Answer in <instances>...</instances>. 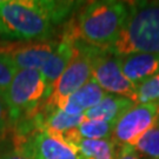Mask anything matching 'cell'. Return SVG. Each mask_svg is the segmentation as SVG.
<instances>
[{"mask_svg":"<svg viewBox=\"0 0 159 159\" xmlns=\"http://www.w3.org/2000/svg\"><path fill=\"white\" fill-rule=\"evenodd\" d=\"M78 4L54 0H0V21L12 39L46 40Z\"/></svg>","mask_w":159,"mask_h":159,"instance_id":"6da1fadb","label":"cell"},{"mask_svg":"<svg viewBox=\"0 0 159 159\" xmlns=\"http://www.w3.org/2000/svg\"><path fill=\"white\" fill-rule=\"evenodd\" d=\"M127 16L129 2L91 1L80 11L77 23L70 24L66 31L77 40L105 51L119 37Z\"/></svg>","mask_w":159,"mask_h":159,"instance_id":"7a4b0ae2","label":"cell"},{"mask_svg":"<svg viewBox=\"0 0 159 159\" xmlns=\"http://www.w3.org/2000/svg\"><path fill=\"white\" fill-rule=\"evenodd\" d=\"M105 52L116 57L131 53H159V1L129 2L125 25Z\"/></svg>","mask_w":159,"mask_h":159,"instance_id":"3957f363","label":"cell"},{"mask_svg":"<svg viewBox=\"0 0 159 159\" xmlns=\"http://www.w3.org/2000/svg\"><path fill=\"white\" fill-rule=\"evenodd\" d=\"M100 52V48L75 40L73 58L63 74L51 86V93L45 100L44 113L58 108L70 94L79 90L91 79L93 64Z\"/></svg>","mask_w":159,"mask_h":159,"instance_id":"277c9868","label":"cell"},{"mask_svg":"<svg viewBox=\"0 0 159 159\" xmlns=\"http://www.w3.org/2000/svg\"><path fill=\"white\" fill-rule=\"evenodd\" d=\"M51 93V86L46 83L40 71L18 70L8 86L4 100L8 107L10 119L17 120L31 113Z\"/></svg>","mask_w":159,"mask_h":159,"instance_id":"5b68a950","label":"cell"},{"mask_svg":"<svg viewBox=\"0 0 159 159\" xmlns=\"http://www.w3.org/2000/svg\"><path fill=\"white\" fill-rule=\"evenodd\" d=\"M159 102L134 104L117 120L112 140L117 145L133 146L158 121Z\"/></svg>","mask_w":159,"mask_h":159,"instance_id":"8992f818","label":"cell"},{"mask_svg":"<svg viewBox=\"0 0 159 159\" xmlns=\"http://www.w3.org/2000/svg\"><path fill=\"white\" fill-rule=\"evenodd\" d=\"M92 78L105 92L125 97L136 104L137 85L124 75L120 67L119 57L102 50L93 64Z\"/></svg>","mask_w":159,"mask_h":159,"instance_id":"52a82bcc","label":"cell"},{"mask_svg":"<svg viewBox=\"0 0 159 159\" xmlns=\"http://www.w3.org/2000/svg\"><path fill=\"white\" fill-rule=\"evenodd\" d=\"M58 43L40 40L31 43H0V53L11 59L17 70L40 71L52 57Z\"/></svg>","mask_w":159,"mask_h":159,"instance_id":"ba28073f","label":"cell"},{"mask_svg":"<svg viewBox=\"0 0 159 159\" xmlns=\"http://www.w3.org/2000/svg\"><path fill=\"white\" fill-rule=\"evenodd\" d=\"M34 159H80L78 150L61 136L38 131L26 144Z\"/></svg>","mask_w":159,"mask_h":159,"instance_id":"9c48e42d","label":"cell"},{"mask_svg":"<svg viewBox=\"0 0 159 159\" xmlns=\"http://www.w3.org/2000/svg\"><path fill=\"white\" fill-rule=\"evenodd\" d=\"M120 67L134 85L159 73V53H131L119 57Z\"/></svg>","mask_w":159,"mask_h":159,"instance_id":"30bf717a","label":"cell"},{"mask_svg":"<svg viewBox=\"0 0 159 159\" xmlns=\"http://www.w3.org/2000/svg\"><path fill=\"white\" fill-rule=\"evenodd\" d=\"M105 96L106 92L97 84L96 80L91 78L79 90L70 94L58 108L63 110L68 114H84L86 111L99 104Z\"/></svg>","mask_w":159,"mask_h":159,"instance_id":"8fae6325","label":"cell"},{"mask_svg":"<svg viewBox=\"0 0 159 159\" xmlns=\"http://www.w3.org/2000/svg\"><path fill=\"white\" fill-rule=\"evenodd\" d=\"M75 40L77 39L72 34L67 31H65L63 39L58 43V46L54 53L52 54V57L47 60V63L40 70V73L43 74L46 83L50 86H52L57 81L58 78L66 70L68 64L71 63L74 54Z\"/></svg>","mask_w":159,"mask_h":159,"instance_id":"7c38bea8","label":"cell"},{"mask_svg":"<svg viewBox=\"0 0 159 159\" xmlns=\"http://www.w3.org/2000/svg\"><path fill=\"white\" fill-rule=\"evenodd\" d=\"M133 105L134 102L125 97L106 93V96L99 102V104H97L91 110L86 111L84 116L86 119L104 120L116 124L117 120Z\"/></svg>","mask_w":159,"mask_h":159,"instance_id":"4fadbf2b","label":"cell"},{"mask_svg":"<svg viewBox=\"0 0 159 159\" xmlns=\"http://www.w3.org/2000/svg\"><path fill=\"white\" fill-rule=\"evenodd\" d=\"M43 130L63 136L66 131L77 129L86 120L84 114H68L60 108L43 113Z\"/></svg>","mask_w":159,"mask_h":159,"instance_id":"5bb4252c","label":"cell"},{"mask_svg":"<svg viewBox=\"0 0 159 159\" xmlns=\"http://www.w3.org/2000/svg\"><path fill=\"white\" fill-rule=\"evenodd\" d=\"M113 123L104 120L86 119L77 129L75 134L79 139H111L114 130Z\"/></svg>","mask_w":159,"mask_h":159,"instance_id":"9a60e30c","label":"cell"},{"mask_svg":"<svg viewBox=\"0 0 159 159\" xmlns=\"http://www.w3.org/2000/svg\"><path fill=\"white\" fill-rule=\"evenodd\" d=\"M138 154L148 159H159V118L148 132H145L132 146Z\"/></svg>","mask_w":159,"mask_h":159,"instance_id":"2e32d148","label":"cell"},{"mask_svg":"<svg viewBox=\"0 0 159 159\" xmlns=\"http://www.w3.org/2000/svg\"><path fill=\"white\" fill-rule=\"evenodd\" d=\"M159 102V73L137 85L136 104Z\"/></svg>","mask_w":159,"mask_h":159,"instance_id":"e0dca14e","label":"cell"},{"mask_svg":"<svg viewBox=\"0 0 159 159\" xmlns=\"http://www.w3.org/2000/svg\"><path fill=\"white\" fill-rule=\"evenodd\" d=\"M17 71L11 59L0 53V97L4 98Z\"/></svg>","mask_w":159,"mask_h":159,"instance_id":"ac0fdd59","label":"cell"},{"mask_svg":"<svg viewBox=\"0 0 159 159\" xmlns=\"http://www.w3.org/2000/svg\"><path fill=\"white\" fill-rule=\"evenodd\" d=\"M0 159H34V157L25 145V146L14 148V150H11L6 153L1 154Z\"/></svg>","mask_w":159,"mask_h":159,"instance_id":"d6986e66","label":"cell"},{"mask_svg":"<svg viewBox=\"0 0 159 159\" xmlns=\"http://www.w3.org/2000/svg\"><path fill=\"white\" fill-rule=\"evenodd\" d=\"M116 159H140V156L137 153V151L132 146L124 145L120 148Z\"/></svg>","mask_w":159,"mask_h":159,"instance_id":"ffe728a7","label":"cell"},{"mask_svg":"<svg viewBox=\"0 0 159 159\" xmlns=\"http://www.w3.org/2000/svg\"><path fill=\"white\" fill-rule=\"evenodd\" d=\"M10 119V112L2 97H0V132L5 129L7 121Z\"/></svg>","mask_w":159,"mask_h":159,"instance_id":"44dd1931","label":"cell"},{"mask_svg":"<svg viewBox=\"0 0 159 159\" xmlns=\"http://www.w3.org/2000/svg\"><path fill=\"white\" fill-rule=\"evenodd\" d=\"M0 37H5V38H10V35H8V33H7V31H6V29L4 27V25L1 24V21H0Z\"/></svg>","mask_w":159,"mask_h":159,"instance_id":"7402d4cb","label":"cell"}]
</instances>
